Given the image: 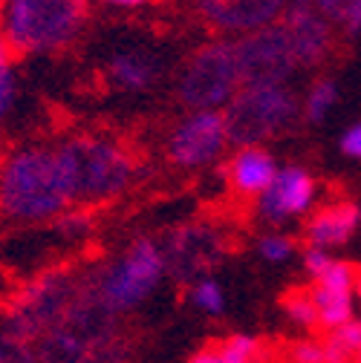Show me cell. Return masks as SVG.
Wrapping results in <instances>:
<instances>
[{
  "label": "cell",
  "mask_w": 361,
  "mask_h": 363,
  "mask_svg": "<svg viewBox=\"0 0 361 363\" xmlns=\"http://www.w3.org/2000/svg\"><path fill=\"white\" fill-rule=\"evenodd\" d=\"M72 205L75 188L58 145L21 147L0 164V213L6 219L41 225Z\"/></svg>",
  "instance_id": "1"
},
{
  "label": "cell",
  "mask_w": 361,
  "mask_h": 363,
  "mask_svg": "<svg viewBox=\"0 0 361 363\" xmlns=\"http://www.w3.org/2000/svg\"><path fill=\"white\" fill-rule=\"evenodd\" d=\"M168 274L162 245L153 237H136L99 274L81 277V291L102 314L122 317L145 306Z\"/></svg>",
  "instance_id": "2"
},
{
  "label": "cell",
  "mask_w": 361,
  "mask_h": 363,
  "mask_svg": "<svg viewBox=\"0 0 361 363\" xmlns=\"http://www.w3.org/2000/svg\"><path fill=\"white\" fill-rule=\"evenodd\" d=\"M75 188V205H107L124 196L139 176V164L133 153L110 139L96 133H78L58 145Z\"/></svg>",
  "instance_id": "3"
},
{
  "label": "cell",
  "mask_w": 361,
  "mask_h": 363,
  "mask_svg": "<svg viewBox=\"0 0 361 363\" xmlns=\"http://www.w3.org/2000/svg\"><path fill=\"white\" fill-rule=\"evenodd\" d=\"M87 21V0H6L4 40L15 55L58 52Z\"/></svg>",
  "instance_id": "4"
},
{
  "label": "cell",
  "mask_w": 361,
  "mask_h": 363,
  "mask_svg": "<svg viewBox=\"0 0 361 363\" xmlns=\"http://www.w3.org/2000/svg\"><path fill=\"white\" fill-rule=\"evenodd\" d=\"M229 145H263L292 130L301 118V101L286 84L240 86L237 96L222 107Z\"/></svg>",
  "instance_id": "5"
},
{
  "label": "cell",
  "mask_w": 361,
  "mask_h": 363,
  "mask_svg": "<svg viewBox=\"0 0 361 363\" xmlns=\"http://www.w3.org/2000/svg\"><path fill=\"white\" fill-rule=\"evenodd\" d=\"M240 89L235 40H211L200 47L179 75L176 96L188 110H222Z\"/></svg>",
  "instance_id": "6"
},
{
  "label": "cell",
  "mask_w": 361,
  "mask_h": 363,
  "mask_svg": "<svg viewBox=\"0 0 361 363\" xmlns=\"http://www.w3.org/2000/svg\"><path fill=\"white\" fill-rule=\"evenodd\" d=\"M78 294H81V277L70 274L67 268H55V271H47V274L35 277L18 294V300L12 303L6 317L21 337L35 343L43 332L58 326L70 314Z\"/></svg>",
  "instance_id": "7"
},
{
  "label": "cell",
  "mask_w": 361,
  "mask_h": 363,
  "mask_svg": "<svg viewBox=\"0 0 361 363\" xmlns=\"http://www.w3.org/2000/svg\"><path fill=\"white\" fill-rule=\"evenodd\" d=\"M235 58L240 69V86L286 84L298 69V58L281 21L240 35L235 40Z\"/></svg>",
  "instance_id": "8"
},
{
  "label": "cell",
  "mask_w": 361,
  "mask_h": 363,
  "mask_svg": "<svg viewBox=\"0 0 361 363\" xmlns=\"http://www.w3.org/2000/svg\"><path fill=\"white\" fill-rule=\"evenodd\" d=\"M229 147L222 110H191L183 116L165 139V156L179 170H203L214 164Z\"/></svg>",
  "instance_id": "9"
},
{
  "label": "cell",
  "mask_w": 361,
  "mask_h": 363,
  "mask_svg": "<svg viewBox=\"0 0 361 363\" xmlns=\"http://www.w3.org/2000/svg\"><path fill=\"white\" fill-rule=\"evenodd\" d=\"M315 199H318L315 176L303 164H284L278 167L272 185L254 199V213L266 225H284L312 213Z\"/></svg>",
  "instance_id": "10"
},
{
  "label": "cell",
  "mask_w": 361,
  "mask_h": 363,
  "mask_svg": "<svg viewBox=\"0 0 361 363\" xmlns=\"http://www.w3.org/2000/svg\"><path fill=\"white\" fill-rule=\"evenodd\" d=\"M162 254H165L168 274H173L176 280L194 283V280L205 277V271L222 259L225 242L211 228H203V225H183V228H173L165 237Z\"/></svg>",
  "instance_id": "11"
},
{
  "label": "cell",
  "mask_w": 361,
  "mask_h": 363,
  "mask_svg": "<svg viewBox=\"0 0 361 363\" xmlns=\"http://www.w3.org/2000/svg\"><path fill=\"white\" fill-rule=\"evenodd\" d=\"M281 23L289 35L298 67H318L330 58L335 43V26L312 4H292L284 9Z\"/></svg>",
  "instance_id": "12"
},
{
  "label": "cell",
  "mask_w": 361,
  "mask_h": 363,
  "mask_svg": "<svg viewBox=\"0 0 361 363\" xmlns=\"http://www.w3.org/2000/svg\"><path fill=\"white\" fill-rule=\"evenodd\" d=\"M205 23L229 35H249L281 21L289 0H194Z\"/></svg>",
  "instance_id": "13"
},
{
  "label": "cell",
  "mask_w": 361,
  "mask_h": 363,
  "mask_svg": "<svg viewBox=\"0 0 361 363\" xmlns=\"http://www.w3.org/2000/svg\"><path fill=\"white\" fill-rule=\"evenodd\" d=\"M278 159L266 145H243L225 159V185H229L240 199H257L278 173Z\"/></svg>",
  "instance_id": "14"
},
{
  "label": "cell",
  "mask_w": 361,
  "mask_h": 363,
  "mask_svg": "<svg viewBox=\"0 0 361 363\" xmlns=\"http://www.w3.org/2000/svg\"><path fill=\"white\" fill-rule=\"evenodd\" d=\"M361 228V205L350 199H338L333 205L315 208L303 225V240L312 248H341L347 245Z\"/></svg>",
  "instance_id": "15"
},
{
  "label": "cell",
  "mask_w": 361,
  "mask_h": 363,
  "mask_svg": "<svg viewBox=\"0 0 361 363\" xmlns=\"http://www.w3.org/2000/svg\"><path fill=\"white\" fill-rule=\"evenodd\" d=\"M110 81L124 93H145L156 81V64L145 52H119L110 67Z\"/></svg>",
  "instance_id": "16"
},
{
  "label": "cell",
  "mask_w": 361,
  "mask_h": 363,
  "mask_svg": "<svg viewBox=\"0 0 361 363\" xmlns=\"http://www.w3.org/2000/svg\"><path fill=\"white\" fill-rule=\"evenodd\" d=\"M309 294H312L315 308H318V329H324V332H335L358 317L355 314L358 300L352 291H330L321 286H312Z\"/></svg>",
  "instance_id": "17"
},
{
  "label": "cell",
  "mask_w": 361,
  "mask_h": 363,
  "mask_svg": "<svg viewBox=\"0 0 361 363\" xmlns=\"http://www.w3.org/2000/svg\"><path fill=\"white\" fill-rule=\"evenodd\" d=\"M338 104V84L333 78H318L301 104V118L309 124H318L330 116V110Z\"/></svg>",
  "instance_id": "18"
},
{
  "label": "cell",
  "mask_w": 361,
  "mask_h": 363,
  "mask_svg": "<svg viewBox=\"0 0 361 363\" xmlns=\"http://www.w3.org/2000/svg\"><path fill=\"white\" fill-rule=\"evenodd\" d=\"M312 6L344 35H361V0H312Z\"/></svg>",
  "instance_id": "19"
},
{
  "label": "cell",
  "mask_w": 361,
  "mask_h": 363,
  "mask_svg": "<svg viewBox=\"0 0 361 363\" xmlns=\"http://www.w3.org/2000/svg\"><path fill=\"white\" fill-rule=\"evenodd\" d=\"M53 231L61 240H70V242L87 240L90 234L96 231V216L87 205H72V208H67L64 213H58L53 219Z\"/></svg>",
  "instance_id": "20"
},
{
  "label": "cell",
  "mask_w": 361,
  "mask_h": 363,
  "mask_svg": "<svg viewBox=\"0 0 361 363\" xmlns=\"http://www.w3.org/2000/svg\"><path fill=\"white\" fill-rule=\"evenodd\" d=\"M188 300H191V306H194L197 311H203V314H208V317H220V314L225 311V289H222L220 280L211 277V274H205V277H200V280L191 283Z\"/></svg>",
  "instance_id": "21"
},
{
  "label": "cell",
  "mask_w": 361,
  "mask_h": 363,
  "mask_svg": "<svg viewBox=\"0 0 361 363\" xmlns=\"http://www.w3.org/2000/svg\"><path fill=\"white\" fill-rule=\"evenodd\" d=\"M0 363H38L35 346L12 329L6 314H0Z\"/></svg>",
  "instance_id": "22"
},
{
  "label": "cell",
  "mask_w": 361,
  "mask_h": 363,
  "mask_svg": "<svg viewBox=\"0 0 361 363\" xmlns=\"http://www.w3.org/2000/svg\"><path fill=\"white\" fill-rule=\"evenodd\" d=\"M284 314L298 329H318V308L312 303L309 289H295L284 297Z\"/></svg>",
  "instance_id": "23"
},
{
  "label": "cell",
  "mask_w": 361,
  "mask_h": 363,
  "mask_svg": "<svg viewBox=\"0 0 361 363\" xmlns=\"http://www.w3.org/2000/svg\"><path fill=\"white\" fill-rule=\"evenodd\" d=\"M257 257L263 259V262H269V265H284V262H289L292 257H295V251H298V242L289 237V234H284V231H266V234H260L257 237Z\"/></svg>",
  "instance_id": "24"
},
{
  "label": "cell",
  "mask_w": 361,
  "mask_h": 363,
  "mask_svg": "<svg viewBox=\"0 0 361 363\" xmlns=\"http://www.w3.org/2000/svg\"><path fill=\"white\" fill-rule=\"evenodd\" d=\"M217 349H220L222 363H260L263 357L260 340L252 335H229L225 340L217 343Z\"/></svg>",
  "instance_id": "25"
},
{
  "label": "cell",
  "mask_w": 361,
  "mask_h": 363,
  "mask_svg": "<svg viewBox=\"0 0 361 363\" xmlns=\"http://www.w3.org/2000/svg\"><path fill=\"white\" fill-rule=\"evenodd\" d=\"M355 277H358V268L347 259H335L324 268V274L315 280V286L330 289V291H352L355 294Z\"/></svg>",
  "instance_id": "26"
},
{
  "label": "cell",
  "mask_w": 361,
  "mask_h": 363,
  "mask_svg": "<svg viewBox=\"0 0 361 363\" xmlns=\"http://www.w3.org/2000/svg\"><path fill=\"white\" fill-rule=\"evenodd\" d=\"M15 58L18 55L12 52V47L0 38V118H4L15 104V69H12Z\"/></svg>",
  "instance_id": "27"
},
{
  "label": "cell",
  "mask_w": 361,
  "mask_h": 363,
  "mask_svg": "<svg viewBox=\"0 0 361 363\" xmlns=\"http://www.w3.org/2000/svg\"><path fill=\"white\" fill-rule=\"evenodd\" d=\"M292 363H324V340L318 337H303L289 352Z\"/></svg>",
  "instance_id": "28"
},
{
  "label": "cell",
  "mask_w": 361,
  "mask_h": 363,
  "mask_svg": "<svg viewBox=\"0 0 361 363\" xmlns=\"http://www.w3.org/2000/svg\"><path fill=\"white\" fill-rule=\"evenodd\" d=\"M301 262H303V271H306V274H309L312 280H318V277L324 274V268L333 262V254L324 251V248H312V245H306Z\"/></svg>",
  "instance_id": "29"
},
{
  "label": "cell",
  "mask_w": 361,
  "mask_h": 363,
  "mask_svg": "<svg viewBox=\"0 0 361 363\" xmlns=\"http://www.w3.org/2000/svg\"><path fill=\"white\" fill-rule=\"evenodd\" d=\"M338 150L352 159V162H361V121L350 124L344 133H341V139H338Z\"/></svg>",
  "instance_id": "30"
},
{
  "label": "cell",
  "mask_w": 361,
  "mask_h": 363,
  "mask_svg": "<svg viewBox=\"0 0 361 363\" xmlns=\"http://www.w3.org/2000/svg\"><path fill=\"white\" fill-rule=\"evenodd\" d=\"M185 363H222V360H220V349H217V343H208V346L197 349Z\"/></svg>",
  "instance_id": "31"
},
{
  "label": "cell",
  "mask_w": 361,
  "mask_h": 363,
  "mask_svg": "<svg viewBox=\"0 0 361 363\" xmlns=\"http://www.w3.org/2000/svg\"><path fill=\"white\" fill-rule=\"evenodd\" d=\"M99 4H107V6H124V9H133V6H142L148 0H99Z\"/></svg>",
  "instance_id": "32"
},
{
  "label": "cell",
  "mask_w": 361,
  "mask_h": 363,
  "mask_svg": "<svg viewBox=\"0 0 361 363\" xmlns=\"http://www.w3.org/2000/svg\"><path fill=\"white\" fill-rule=\"evenodd\" d=\"M355 300L361 303V271H358V277H355Z\"/></svg>",
  "instance_id": "33"
},
{
  "label": "cell",
  "mask_w": 361,
  "mask_h": 363,
  "mask_svg": "<svg viewBox=\"0 0 361 363\" xmlns=\"http://www.w3.org/2000/svg\"><path fill=\"white\" fill-rule=\"evenodd\" d=\"M4 12H6V0H0V23H4Z\"/></svg>",
  "instance_id": "34"
},
{
  "label": "cell",
  "mask_w": 361,
  "mask_h": 363,
  "mask_svg": "<svg viewBox=\"0 0 361 363\" xmlns=\"http://www.w3.org/2000/svg\"><path fill=\"white\" fill-rule=\"evenodd\" d=\"M292 4H312V0H292Z\"/></svg>",
  "instance_id": "35"
}]
</instances>
